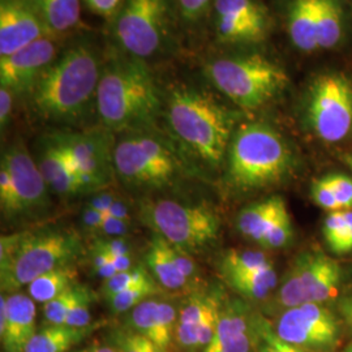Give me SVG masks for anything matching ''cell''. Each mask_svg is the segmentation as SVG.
Wrapping results in <instances>:
<instances>
[{
    "instance_id": "cell-1",
    "label": "cell",
    "mask_w": 352,
    "mask_h": 352,
    "mask_svg": "<svg viewBox=\"0 0 352 352\" xmlns=\"http://www.w3.org/2000/svg\"><path fill=\"white\" fill-rule=\"evenodd\" d=\"M96 106L110 132L142 133L155 124L162 101L149 67L126 54L103 65Z\"/></svg>"
},
{
    "instance_id": "cell-2",
    "label": "cell",
    "mask_w": 352,
    "mask_h": 352,
    "mask_svg": "<svg viewBox=\"0 0 352 352\" xmlns=\"http://www.w3.org/2000/svg\"><path fill=\"white\" fill-rule=\"evenodd\" d=\"M102 68L100 58L90 46L71 47L38 78L32 90L34 110L52 122L81 119L96 101Z\"/></svg>"
},
{
    "instance_id": "cell-3",
    "label": "cell",
    "mask_w": 352,
    "mask_h": 352,
    "mask_svg": "<svg viewBox=\"0 0 352 352\" xmlns=\"http://www.w3.org/2000/svg\"><path fill=\"white\" fill-rule=\"evenodd\" d=\"M166 116L177 140L204 164H222L232 139L234 115L197 89L174 90Z\"/></svg>"
},
{
    "instance_id": "cell-4",
    "label": "cell",
    "mask_w": 352,
    "mask_h": 352,
    "mask_svg": "<svg viewBox=\"0 0 352 352\" xmlns=\"http://www.w3.org/2000/svg\"><path fill=\"white\" fill-rule=\"evenodd\" d=\"M84 252L80 236L67 230H42L1 236L0 287L14 294L36 278L72 265Z\"/></svg>"
},
{
    "instance_id": "cell-5",
    "label": "cell",
    "mask_w": 352,
    "mask_h": 352,
    "mask_svg": "<svg viewBox=\"0 0 352 352\" xmlns=\"http://www.w3.org/2000/svg\"><path fill=\"white\" fill-rule=\"evenodd\" d=\"M292 153L274 128L265 123L240 126L227 151V179L248 192L277 184L289 173Z\"/></svg>"
},
{
    "instance_id": "cell-6",
    "label": "cell",
    "mask_w": 352,
    "mask_h": 352,
    "mask_svg": "<svg viewBox=\"0 0 352 352\" xmlns=\"http://www.w3.org/2000/svg\"><path fill=\"white\" fill-rule=\"evenodd\" d=\"M206 75L215 88L245 110L273 101L289 84L286 71L258 54L215 59L208 64Z\"/></svg>"
},
{
    "instance_id": "cell-7",
    "label": "cell",
    "mask_w": 352,
    "mask_h": 352,
    "mask_svg": "<svg viewBox=\"0 0 352 352\" xmlns=\"http://www.w3.org/2000/svg\"><path fill=\"white\" fill-rule=\"evenodd\" d=\"M140 221L167 243L188 253H201L219 235V218L205 205H189L173 200L144 202Z\"/></svg>"
},
{
    "instance_id": "cell-8",
    "label": "cell",
    "mask_w": 352,
    "mask_h": 352,
    "mask_svg": "<svg viewBox=\"0 0 352 352\" xmlns=\"http://www.w3.org/2000/svg\"><path fill=\"white\" fill-rule=\"evenodd\" d=\"M115 174L138 188H162L171 184L180 171L175 154L161 140L132 133L115 144Z\"/></svg>"
},
{
    "instance_id": "cell-9",
    "label": "cell",
    "mask_w": 352,
    "mask_h": 352,
    "mask_svg": "<svg viewBox=\"0 0 352 352\" xmlns=\"http://www.w3.org/2000/svg\"><path fill=\"white\" fill-rule=\"evenodd\" d=\"M342 267L324 252L302 253L283 277L272 308L285 312L307 302L322 304L337 296Z\"/></svg>"
},
{
    "instance_id": "cell-10",
    "label": "cell",
    "mask_w": 352,
    "mask_h": 352,
    "mask_svg": "<svg viewBox=\"0 0 352 352\" xmlns=\"http://www.w3.org/2000/svg\"><path fill=\"white\" fill-rule=\"evenodd\" d=\"M167 0H126L115 16L113 34L126 55L145 59L162 49L168 34Z\"/></svg>"
},
{
    "instance_id": "cell-11",
    "label": "cell",
    "mask_w": 352,
    "mask_h": 352,
    "mask_svg": "<svg viewBox=\"0 0 352 352\" xmlns=\"http://www.w3.org/2000/svg\"><path fill=\"white\" fill-rule=\"evenodd\" d=\"M307 116L318 139L340 142L352 131V81L342 74H324L312 82Z\"/></svg>"
},
{
    "instance_id": "cell-12",
    "label": "cell",
    "mask_w": 352,
    "mask_h": 352,
    "mask_svg": "<svg viewBox=\"0 0 352 352\" xmlns=\"http://www.w3.org/2000/svg\"><path fill=\"white\" fill-rule=\"evenodd\" d=\"M54 141L63 149L75 168L84 193L106 188L115 174L113 148L109 129L56 135Z\"/></svg>"
},
{
    "instance_id": "cell-13",
    "label": "cell",
    "mask_w": 352,
    "mask_h": 352,
    "mask_svg": "<svg viewBox=\"0 0 352 352\" xmlns=\"http://www.w3.org/2000/svg\"><path fill=\"white\" fill-rule=\"evenodd\" d=\"M273 327L282 340L308 352H333L340 340V321L324 304L307 302L287 309Z\"/></svg>"
},
{
    "instance_id": "cell-14",
    "label": "cell",
    "mask_w": 352,
    "mask_h": 352,
    "mask_svg": "<svg viewBox=\"0 0 352 352\" xmlns=\"http://www.w3.org/2000/svg\"><path fill=\"white\" fill-rule=\"evenodd\" d=\"M1 164L7 166L12 177L14 217L46 210L49 206V186L25 146L13 144L3 154Z\"/></svg>"
},
{
    "instance_id": "cell-15",
    "label": "cell",
    "mask_w": 352,
    "mask_h": 352,
    "mask_svg": "<svg viewBox=\"0 0 352 352\" xmlns=\"http://www.w3.org/2000/svg\"><path fill=\"white\" fill-rule=\"evenodd\" d=\"M214 10L217 34L222 42L247 45L266 37L269 17L254 0H215Z\"/></svg>"
},
{
    "instance_id": "cell-16",
    "label": "cell",
    "mask_w": 352,
    "mask_h": 352,
    "mask_svg": "<svg viewBox=\"0 0 352 352\" xmlns=\"http://www.w3.org/2000/svg\"><path fill=\"white\" fill-rule=\"evenodd\" d=\"M56 52L54 36L49 34L0 58V85L12 93H32L38 78L55 62Z\"/></svg>"
},
{
    "instance_id": "cell-17",
    "label": "cell",
    "mask_w": 352,
    "mask_h": 352,
    "mask_svg": "<svg viewBox=\"0 0 352 352\" xmlns=\"http://www.w3.org/2000/svg\"><path fill=\"white\" fill-rule=\"evenodd\" d=\"M258 314L241 300L223 304L213 340L204 352H258Z\"/></svg>"
},
{
    "instance_id": "cell-18",
    "label": "cell",
    "mask_w": 352,
    "mask_h": 352,
    "mask_svg": "<svg viewBox=\"0 0 352 352\" xmlns=\"http://www.w3.org/2000/svg\"><path fill=\"white\" fill-rule=\"evenodd\" d=\"M49 34L33 0H0V58Z\"/></svg>"
},
{
    "instance_id": "cell-19",
    "label": "cell",
    "mask_w": 352,
    "mask_h": 352,
    "mask_svg": "<svg viewBox=\"0 0 352 352\" xmlns=\"http://www.w3.org/2000/svg\"><path fill=\"white\" fill-rule=\"evenodd\" d=\"M36 302L23 292L0 296V342L3 352H25L37 333Z\"/></svg>"
},
{
    "instance_id": "cell-20",
    "label": "cell",
    "mask_w": 352,
    "mask_h": 352,
    "mask_svg": "<svg viewBox=\"0 0 352 352\" xmlns=\"http://www.w3.org/2000/svg\"><path fill=\"white\" fill-rule=\"evenodd\" d=\"M179 311L167 300L151 298L126 316L124 327L154 342L164 351L174 352V337Z\"/></svg>"
},
{
    "instance_id": "cell-21",
    "label": "cell",
    "mask_w": 352,
    "mask_h": 352,
    "mask_svg": "<svg viewBox=\"0 0 352 352\" xmlns=\"http://www.w3.org/2000/svg\"><path fill=\"white\" fill-rule=\"evenodd\" d=\"M218 292L195 294L179 311L174 337V352H199L197 333L202 322L223 305Z\"/></svg>"
},
{
    "instance_id": "cell-22",
    "label": "cell",
    "mask_w": 352,
    "mask_h": 352,
    "mask_svg": "<svg viewBox=\"0 0 352 352\" xmlns=\"http://www.w3.org/2000/svg\"><path fill=\"white\" fill-rule=\"evenodd\" d=\"M38 167L47 186L58 195L74 196L84 193L74 166L69 162L63 149L54 140L45 146L39 157Z\"/></svg>"
},
{
    "instance_id": "cell-23",
    "label": "cell",
    "mask_w": 352,
    "mask_h": 352,
    "mask_svg": "<svg viewBox=\"0 0 352 352\" xmlns=\"http://www.w3.org/2000/svg\"><path fill=\"white\" fill-rule=\"evenodd\" d=\"M318 4L320 0H292L289 6V38L302 52L318 50Z\"/></svg>"
},
{
    "instance_id": "cell-24",
    "label": "cell",
    "mask_w": 352,
    "mask_h": 352,
    "mask_svg": "<svg viewBox=\"0 0 352 352\" xmlns=\"http://www.w3.org/2000/svg\"><path fill=\"white\" fill-rule=\"evenodd\" d=\"M101 325L102 322L88 327L47 325L38 330L26 346L25 352H68L87 340Z\"/></svg>"
},
{
    "instance_id": "cell-25",
    "label": "cell",
    "mask_w": 352,
    "mask_h": 352,
    "mask_svg": "<svg viewBox=\"0 0 352 352\" xmlns=\"http://www.w3.org/2000/svg\"><path fill=\"white\" fill-rule=\"evenodd\" d=\"M146 263L154 279L164 289L186 291L192 287L193 283L180 273L174 263L168 251V243L157 234L151 238Z\"/></svg>"
},
{
    "instance_id": "cell-26",
    "label": "cell",
    "mask_w": 352,
    "mask_h": 352,
    "mask_svg": "<svg viewBox=\"0 0 352 352\" xmlns=\"http://www.w3.org/2000/svg\"><path fill=\"white\" fill-rule=\"evenodd\" d=\"M285 208L286 202L283 201L282 197L278 196L269 197L264 201L252 204L251 206L245 208L238 217L240 232L244 236L260 244L267 227L270 226L273 219Z\"/></svg>"
},
{
    "instance_id": "cell-27",
    "label": "cell",
    "mask_w": 352,
    "mask_h": 352,
    "mask_svg": "<svg viewBox=\"0 0 352 352\" xmlns=\"http://www.w3.org/2000/svg\"><path fill=\"white\" fill-rule=\"evenodd\" d=\"M50 34L72 30L80 21V0H33Z\"/></svg>"
},
{
    "instance_id": "cell-28",
    "label": "cell",
    "mask_w": 352,
    "mask_h": 352,
    "mask_svg": "<svg viewBox=\"0 0 352 352\" xmlns=\"http://www.w3.org/2000/svg\"><path fill=\"white\" fill-rule=\"evenodd\" d=\"M76 278L77 270L72 265L58 267L36 278L28 286V295L36 302L46 304L76 285Z\"/></svg>"
},
{
    "instance_id": "cell-29",
    "label": "cell",
    "mask_w": 352,
    "mask_h": 352,
    "mask_svg": "<svg viewBox=\"0 0 352 352\" xmlns=\"http://www.w3.org/2000/svg\"><path fill=\"white\" fill-rule=\"evenodd\" d=\"M227 283L250 300H264L277 287V272L273 263H269L248 274L227 278Z\"/></svg>"
},
{
    "instance_id": "cell-30",
    "label": "cell",
    "mask_w": 352,
    "mask_h": 352,
    "mask_svg": "<svg viewBox=\"0 0 352 352\" xmlns=\"http://www.w3.org/2000/svg\"><path fill=\"white\" fill-rule=\"evenodd\" d=\"M344 34V16L338 0H320L318 4V49L338 46Z\"/></svg>"
},
{
    "instance_id": "cell-31",
    "label": "cell",
    "mask_w": 352,
    "mask_h": 352,
    "mask_svg": "<svg viewBox=\"0 0 352 352\" xmlns=\"http://www.w3.org/2000/svg\"><path fill=\"white\" fill-rule=\"evenodd\" d=\"M272 263L270 258L263 252L230 251L227 252L222 260V273L227 278L244 276L260 269L261 266Z\"/></svg>"
},
{
    "instance_id": "cell-32",
    "label": "cell",
    "mask_w": 352,
    "mask_h": 352,
    "mask_svg": "<svg viewBox=\"0 0 352 352\" xmlns=\"http://www.w3.org/2000/svg\"><path fill=\"white\" fill-rule=\"evenodd\" d=\"M84 287L85 286L76 283L58 298L43 304V318L47 325H65L67 318L80 299Z\"/></svg>"
},
{
    "instance_id": "cell-33",
    "label": "cell",
    "mask_w": 352,
    "mask_h": 352,
    "mask_svg": "<svg viewBox=\"0 0 352 352\" xmlns=\"http://www.w3.org/2000/svg\"><path fill=\"white\" fill-rule=\"evenodd\" d=\"M151 272L144 267V266H136L132 267L128 272H123L119 273L116 276H113L110 279H106L103 283V289L102 292L104 295V298H109L115 294L123 292L129 289H135V287H140V286H146V285H151L155 283L157 280L154 277H151L149 274Z\"/></svg>"
},
{
    "instance_id": "cell-34",
    "label": "cell",
    "mask_w": 352,
    "mask_h": 352,
    "mask_svg": "<svg viewBox=\"0 0 352 352\" xmlns=\"http://www.w3.org/2000/svg\"><path fill=\"white\" fill-rule=\"evenodd\" d=\"M158 287L157 283H151L146 286H140L135 289H126L123 292L115 294L109 298H106L107 305L110 311L115 315H123L126 312H131L133 308H136L139 304H141L148 299L153 298L154 295L158 294Z\"/></svg>"
},
{
    "instance_id": "cell-35",
    "label": "cell",
    "mask_w": 352,
    "mask_h": 352,
    "mask_svg": "<svg viewBox=\"0 0 352 352\" xmlns=\"http://www.w3.org/2000/svg\"><path fill=\"white\" fill-rule=\"evenodd\" d=\"M110 343L119 352H167L151 340L132 331L128 327H116L110 333Z\"/></svg>"
},
{
    "instance_id": "cell-36",
    "label": "cell",
    "mask_w": 352,
    "mask_h": 352,
    "mask_svg": "<svg viewBox=\"0 0 352 352\" xmlns=\"http://www.w3.org/2000/svg\"><path fill=\"white\" fill-rule=\"evenodd\" d=\"M292 234H294L292 222H291L289 209L286 206L273 219L270 226L267 227L264 238L260 241V244L265 248H270V250L282 248L291 240Z\"/></svg>"
},
{
    "instance_id": "cell-37",
    "label": "cell",
    "mask_w": 352,
    "mask_h": 352,
    "mask_svg": "<svg viewBox=\"0 0 352 352\" xmlns=\"http://www.w3.org/2000/svg\"><path fill=\"white\" fill-rule=\"evenodd\" d=\"M258 333H260V350L258 352H308L300 347L282 340L270 321L258 315Z\"/></svg>"
},
{
    "instance_id": "cell-38",
    "label": "cell",
    "mask_w": 352,
    "mask_h": 352,
    "mask_svg": "<svg viewBox=\"0 0 352 352\" xmlns=\"http://www.w3.org/2000/svg\"><path fill=\"white\" fill-rule=\"evenodd\" d=\"M352 225V210L329 214L324 223V235L330 250L340 241Z\"/></svg>"
},
{
    "instance_id": "cell-39",
    "label": "cell",
    "mask_w": 352,
    "mask_h": 352,
    "mask_svg": "<svg viewBox=\"0 0 352 352\" xmlns=\"http://www.w3.org/2000/svg\"><path fill=\"white\" fill-rule=\"evenodd\" d=\"M93 302H94V294L91 289L85 286L80 299L77 300L74 309L68 316L65 325L72 327H88L93 325L94 322H93L91 311H90Z\"/></svg>"
},
{
    "instance_id": "cell-40",
    "label": "cell",
    "mask_w": 352,
    "mask_h": 352,
    "mask_svg": "<svg viewBox=\"0 0 352 352\" xmlns=\"http://www.w3.org/2000/svg\"><path fill=\"white\" fill-rule=\"evenodd\" d=\"M312 196L318 206H321L322 209H325L330 213L343 210L334 190L327 183V177H322L316 182L312 187Z\"/></svg>"
},
{
    "instance_id": "cell-41",
    "label": "cell",
    "mask_w": 352,
    "mask_h": 352,
    "mask_svg": "<svg viewBox=\"0 0 352 352\" xmlns=\"http://www.w3.org/2000/svg\"><path fill=\"white\" fill-rule=\"evenodd\" d=\"M0 205L6 217H14L16 202L13 190L12 177L4 164H0Z\"/></svg>"
},
{
    "instance_id": "cell-42",
    "label": "cell",
    "mask_w": 352,
    "mask_h": 352,
    "mask_svg": "<svg viewBox=\"0 0 352 352\" xmlns=\"http://www.w3.org/2000/svg\"><path fill=\"white\" fill-rule=\"evenodd\" d=\"M343 210H352V179L343 174L325 176Z\"/></svg>"
},
{
    "instance_id": "cell-43",
    "label": "cell",
    "mask_w": 352,
    "mask_h": 352,
    "mask_svg": "<svg viewBox=\"0 0 352 352\" xmlns=\"http://www.w3.org/2000/svg\"><path fill=\"white\" fill-rule=\"evenodd\" d=\"M93 251L102 252L111 256L113 258L118 256H126L132 253V245L126 238H100L94 240Z\"/></svg>"
},
{
    "instance_id": "cell-44",
    "label": "cell",
    "mask_w": 352,
    "mask_h": 352,
    "mask_svg": "<svg viewBox=\"0 0 352 352\" xmlns=\"http://www.w3.org/2000/svg\"><path fill=\"white\" fill-rule=\"evenodd\" d=\"M168 251H170V254H171L174 263L177 266V269L180 270V273L188 280H190L192 283H195L199 279L200 272H199V266L195 263L193 257L188 253H186V252L182 251L179 248H175L170 243H168Z\"/></svg>"
},
{
    "instance_id": "cell-45",
    "label": "cell",
    "mask_w": 352,
    "mask_h": 352,
    "mask_svg": "<svg viewBox=\"0 0 352 352\" xmlns=\"http://www.w3.org/2000/svg\"><path fill=\"white\" fill-rule=\"evenodd\" d=\"M124 1L126 0H85L90 11L106 19H115Z\"/></svg>"
},
{
    "instance_id": "cell-46",
    "label": "cell",
    "mask_w": 352,
    "mask_h": 352,
    "mask_svg": "<svg viewBox=\"0 0 352 352\" xmlns=\"http://www.w3.org/2000/svg\"><path fill=\"white\" fill-rule=\"evenodd\" d=\"M128 231L129 227L126 222L106 214L98 235H101L102 238H126Z\"/></svg>"
},
{
    "instance_id": "cell-47",
    "label": "cell",
    "mask_w": 352,
    "mask_h": 352,
    "mask_svg": "<svg viewBox=\"0 0 352 352\" xmlns=\"http://www.w3.org/2000/svg\"><path fill=\"white\" fill-rule=\"evenodd\" d=\"M176 1L182 14L189 21H193L206 11L212 0H176Z\"/></svg>"
},
{
    "instance_id": "cell-48",
    "label": "cell",
    "mask_w": 352,
    "mask_h": 352,
    "mask_svg": "<svg viewBox=\"0 0 352 352\" xmlns=\"http://www.w3.org/2000/svg\"><path fill=\"white\" fill-rule=\"evenodd\" d=\"M104 217H106V213L93 210L90 208H85L82 217H81V223H82L84 230L89 234H98L102 223L104 221Z\"/></svg>"
},
{
    "instance_id": "cell-49",
    "label": "cell",
    "mask_w": 352,
    "mask_h": 352,
    "mask_svg": "<svg viewBox=\"0 0 352 352\" xmlns=\"http://www.w3.org/2000/svg\"><path fill=\"white\" fill-rule=\"evenodd\" d=\"M12 91L10 89L0 88V126L4 129L8 126L12 115Z\"/></svg>"
},
{
    "instance_id": "cell-50",
    "label": "cell",
    "mask_w": 352,
    "mask_h": 352,
    "mask_svg": "<svg viewBox=\"0 0 352 352\" xmlns=\"http://www.w3.org/2000/svg\"><path fill=\"white\" fill-rule=\"evenodd\" d=\"M115 201H116V197L111 193H101V195H97L96 197H93L88 202L87 208H90L97 212H102V213H107Z\"/></svg>"
},
{
    "instance_id": "cell-51",
    "label": "cell",
    "mask_w": 352,
    "mask_h": 352,
    "mask_svg": "<svg viewBox=\"0 0 352 352\" xmlns=\"http://www.w3.org/2000/svg\"><path fill=\"white\" fill-rule=\"evenodd\" d=\"M106 214H109L110 217H113L116 219H120L123 222H126V223L131 222V215H129V212H128V208H126V204L122 201V200L116 199V201L113 202L111 208L109 209V212Z\"/></svg>"
},
{
    "instance_id": "cell-52",
    "label": "cell",
    "mask_w": 352,
    "mask_h": 352,
    "mask_svg": "<svg viewBox=\"0 0 352 352\" xmlns=\"http://www.w3.org/2000/svg\"><path fill=\"white\" fill-rule=\"evenodd\" d=\"M331 251L338 254H347L352 252V225L343 235V238L331 248Z\"/></svg>"
},
{
    "instance_id": "cell-53",
    "label": "cell",
    "mask_w": 352,
    "mask_h": 352,
    "mask_svg": "<svg viewBox=\"0 0 352 352\" xmlns=\"http://www.w3.org/2000/svg\"><path fill=\"white\" fill-rule=\"evenodd\" d=\"M113 265L118 270V273H123V272H128L131 270L133 266V260L131 257V254H126V256H118L113 260Z\"/></svg>"
},
{
    "instance_id": "cell-54",
    "label": "cell",
    "mask_w": 352,
    "mask_h": 352,
    "mask_svg": "<svg viewBox=\"0 0 352 352\" xmlns=\"http://www.w3.org/2000/svg\"><path fill=\"white\" fill-rule=\"evenodd\" d=\"M340 314L343 316L346 324L352 329V294L340 304Z\"/></svg>"
},
{
    "instance_id": "cell-55",
    "label": "cell",
    "mask_w": 352,
    "mask_h": 352,
    "mask_svg": "<svg viewBox=\"0 0 352 352\" xmlns=\"http://www.w3.org/2000/svg\"><path fill=\"white\" fill-rule=\"evenodd\" d=\"M90 352H119V350L109 342V343H94L90 347Z\"/></svg>"
},
{
    "instance_id": "cell-56",
    "label": "cell",
    "mask_w": 352,
    "mask_h": 352,
    "mask_svg": "<svg viewBox=\"0 0 352 352\" xmlns=\"http://www.w3.org/2000/svg\"><path fill=\"white\" fill-rule=\"evenodd\" d=\"M346 162H347V164L351 167L352 170V154L351 155H347V157H346Z\"/></svg>"
},
{
    "instance_id": "cell-57",
    "label": "cell",
    "mask_w": 352,
    "mask_h": 352,
    "mask_svg": "<svg viewBox=\"0 0 352 352\" xmlns=\"http://www.w3.org/2000/svg\"><path fill=\"white\" fill-rule=\"evenodd\" d=\"M343 352H352V343L351 344H350V346H349V347H347V349H346V350H344V351Z\"/></svg>"
},
{
    "instance_id": "cell-58",
    "label": "cell",
    "mask_w": 352,
    "mask_h": 352,
    "mask_svg": "<svg viewBox=\"0 0 352 352\" xmlns=\"http://www.w3.org/2000/svg\"><path fill=\"white\" fill-rule=\"evenodd\" d=\"M76 352H90V347H89V349H85V350H81V351H76Z\"/></svg>"
}]
</instances>
